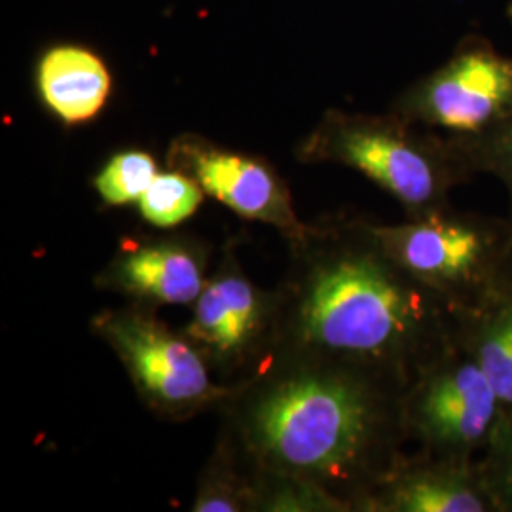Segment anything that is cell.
<instances>
[{"label": "cell", "mask_w": 512, "mask_h": 512, "mask_svg": "<svg viewBox=\"0 0 512 512\" xmlns=\"http://www.w3.org/2000/svg\"><path fill=\"white\" fill-rule=\"evenodd\" d=\"M298 329L325 359L363 366L404 389L458 342V315L365 226L334 239L311 268Z\"/></svg>", "instance_id": "obj_1"}, {"label": "cell", "mask_w": 512, "mask_h": 512, "mask_svg": "<svg viewBox=\"0 0 512 512\" xmlns=\"http://www.w3.org/2000/svg\"><path fill=\"white\" fill-rule=\"evenodd\" d=\"M403 391L363 366L325 359L319 370L279 385L262 401L253 421L256 444L277 465L361 505L399 463Z\"/></svg>", "instance_id": "obj_2"}, {"label": "cell", "mask_w": 512, "mask_h": 512, "mask_svg": "<svg viewBox=\"0 0 512 512\" xmlns=\"http://www.w3.org/2000/svg\"><path fill=\"white\" fill-rule=\"evenodd\" d=\"M311 162H336L382 186L410 217L452 207V192L475 175L452 135L423 128L397 112L330 110L302 147Z\"/></svg>", "instance_id": "obj_3"}, {"label": "cell", "mask_w": 512, "mask_h": 512, "mask_svg": "<svg viewBox=\"0 0 512 512\" xmlns=\"http://www.w3.org/2000/svg\"><path fill=\"white\" fill-rule=\"evenodd\" d=\"M374 234L406 272L458 313L473 311L501 291L512 245V215L492 217L454 207Z\"/></svg>", "instance_id": "obj_4"}, {"label": "cell", "mask_w": 512, "mask_h": 512, "mask_svg": "<svg viewBox=\"0 0 512 512\" xmlns=\"http://www.w3.org/2000/svg\"><path fill=\"white\" fill-rule=\"evenodd\" d=\"M404 435L431 458L471 461L484 454L503 404L475 357L458 342L404 387Z\"/></svg>", "instance_id": "obj_5"}, {"label": "cell", "mask_w": 512, "mask_h": 512, "mask_svg": "<svg viewBox=\"0 0 512 512\" xmlns=\"http://www.w3.org/2000/svg\"><path fill=\"white\" fill-rule=\"evenodd\" d=\"M393 112L454 137L484 133L512 114V55L486 37L467 35L397 99Z\"/></svg>", "instance_id": "obj_6"}, {"label": "cell", "mask_w": 512, "mask_h": 512, "mask_svg": "<svg viewBox=\"0 0 512 512\" xmlns=\"http://www.w3.org/2000/svg\"><path fill=\"white\" fill-rule=\"evenodd\" d=\"M169 160L202 184L207 194L239 215L283 228L294 226L283 184L260 160L213 147L198 137L177 139Z\"/></svg>", "instance_id": "obj_7"}, {"label": "cell", "mask_w": 512, "mask_h": 512, "mask_svg": "<svg viewBox=\"0 0 512 512\" xmlns=\"http://www.w3.org/2000/svg\"><path fill=\"white\" fill-rule=\"evenodd\" d=\"M105 330L135 378L154 399L190 404L219 393L200 355L162 327L139 317H112Z\"/></svg>", "instance_id": "obj_8"}, {"label": "cell", "mask_w": 512, "mask_h": 512, "mask_svg": "<svg viewBox=\"0 0 512 512\" xmlns=\"http://www.w3.org/2000/svg\"><path fill=\"white\" fill-rule=\"evenodd\" d=\"M361 505L391 512H499L478 461L425 456L397 463Z\"/></svg>", "instance_id": "obj_9"}, {"label": "cell", "mask_w": 512, "mask_h": 512, "mask_svg": "<svg viewBox=\"0 0 512 512\" xmlns=\"http://www.w3.org/2000/svg\"><path fill=\"white\" fill-rule=\"evenodd\" d=\"M37 86L44 105L74 126L90 122L105 107L112 78L105 61L92 50L61 44L40 57Z\"/></svg>", "instance_id": "obj_10"}, {"label": "cell", "mask_w": 512, "mask_h": 512, "mask_svg": "<svg viewBox=\"0 0 512 512\" xmlns=\"http://www.w3.org/2000/svg\"><path fill=\"white\" fill-rule=\"evenodd\" d=\"M458 336L494 387L503 410L512 408V291L501 289L480 308L458 313Z\"/></svg>", "instance_id": "obj_11"}, {"label": "cell", "mask_w": 512, "mask_h": 512, "mask_svg": "<svg viewBox=\"0 0 512 512\" xmlns=\"http://www.w3.org/2000/svg\"><path fill=\"white\" fill-rule=\"evenodd\" d=\"M258 323V300L241 277H224L198 296L192 332L219 351L241 348Z\"/></svg>", "instance_id": "obj_12"}, {"label": "cell", "mask_w": 512, "mask_h": 512, "mask_svg": "<svg viewBox=\"0 0 512 512\" xmlns=\"http://www.w3.org/2000/svg\"><path fill=\"white\" fill-rule=\"evenodd\" d=\"M118 281L133 293L167 304H188L202 294L198 262L175 247H145L118 266Z\"/></svg>", "instance_id": "obj_13"}, {"label": "cell", "mask_w": 512, "mask_h": 512, "mask_svg": "<svg viewBox=\"0 0 512 512\" xmlns=\"http://www.w3.org/2000/svg\"><path fill=\"white\" fill-rule=\"evenodd\" d=\"M203 200L202 184L181 171L158 173L139 200V207L156 226H175L196 213Z\"/></svg>", "instance_id": "obj_14"}, {"label": "cell", "mask_w": 512, "mask_h": 512, "mask_svg": "<svg viewBox=\"0 0 512 512\" xmlns=\"http://www.w3.org/2000/svg\"><path fill=\"white\" fill-rule=\"evenodd\" d=\"M454 141L475 177L490 175L505 186L512 215V114L484 133L454 137Z\"/></svg>", "instance_id": "obj_15"}, {"label": "cell", "mask_w": 512, "mask_h": 512, "mask_svg": "<svg viewBox=\"0 0 512 512\" xmlns=\"http://www.w3.org/2000/svg\"><path fill=\"white\" fill-rule=\"evenodd\" d=\"M158 175L156 160L141 150L116 154L95 179V188L112 205L139 203Z\"/></svg>", "instance_id": "obj_16"}, {"label": "cell", "mask_w": 512, "mask_h": 512, "mask_svg": "<svg viewBox=\"0 0 512 512\" xmlns=\"http://www.w3.org/2000/svg\"><path fill=\"white\" fill-rule=\"evenodd\" d=\"M478 465L499 512H512V408L503 410Z\"/></svg>", "instance_id": "obj_17"}, {"label": "cell", "mask_w": 512, "mask_h": 512, "mask_svg": "<svg viewBox=\"0 0 512 512\" xmlns=\"http://www.w3.org/2000/svg\"><path fill=\"white\" fill-rule=\"evenodd\" d=\"M511 215V213H509ZM501 289H509L512 291V245L509 249V255L503 266V274H501Z\"/></svg>", "instance_id": "obj_18"}, {"label": "cell", "mask_w": 512, "mask_h": 512, "mask_svg": "<svg viewBox=\"0 0 512 512\" xmlns=\"http://www.w3.org/2000/svg\"><path fill=\"white\" fill-rule=\"evenodd\" d=\"M505 16L512 23V0H509V4H507V12H505Z\"/></svg>", "instance_id": "obj_19"}]
</instances>
